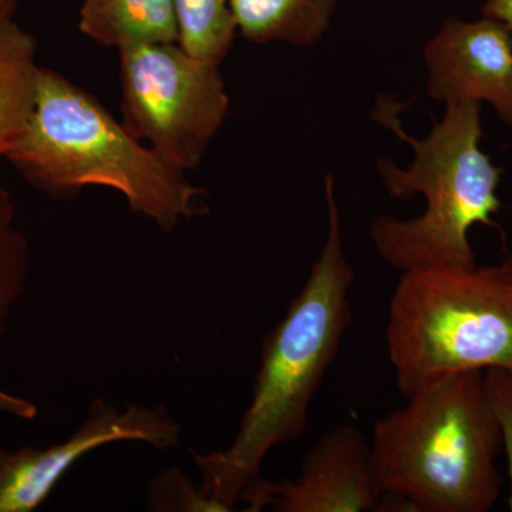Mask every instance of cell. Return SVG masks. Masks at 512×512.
Returning <instances> with one entry per match:
<instances>
[{
	"label": "cell",
	"mask_w": 512,
	"mask_h": 512,
	"mask_svg": "<svg viewBox=\"0 0 512 512\" xmlns=\"http://www.w3.org/2000/svg\"><path fill=\"white\" fill-rule=\"evenodd\" d=\"M0 412L12 414L23 420H35L37 417V406L30 400L23 397L13 396L5 390L0 389Z\"/></svg>",
	"instance_id": "17"
},
{
	"label": "cell",
	"mask_w": 512,
	"mask_h": 512,
	"mask_svg": "<svg viewBox=\"0 0 512 512\" xmlns=\"http://www.w3.org/2000/svg\"><path fill=\"white\" fill-rule=\"evenodd\" d=\"M399 104L379 96L373 119L412 146L409 168L390 158L376 168L390 198L410 201L426 198V211L413 220L382 215L373 221L370 238L380 258L400 272L429 268H476L470 242L471 228L494 225L500 212L497 195L501 168L481 148V104H446L443 120L429 136L417 140L397 120Z\"/></svg>",
	"instance_id": "3"
},
{
	"label": "cell",
	"mask_w": 512,
	"mask_h": 512,
	"mask_svg": "<svg viewBox=\"0 0 512 512\" xmlns=\"http://www.w3.org/2000/svg\"><path fill=\"white\" fill-rule=\"evenodd\" d=\"M386 348L406 399L457 373H512V296L501 264L402 272Z\"/></svg>",
	"instance_id": "5"
},
{
	"label": "cell",
	"mask_w": 512,
	"mask_h": 512,
	"mask_svg": "<svg viewBox=\"0 0 512 512\" xmlns=\"http://www.w3.org/2000/svg\"><path fill=\"white\" fill-rule=\"evenodd\" d=\"M485 389L501 430L503 450L510 477L508 507L512 512V373L504 369L484 370Z\"/></svg>",
	"instance_id": "16"
},
{
	"label": "cell",
	"mask_w": 512,
	"mask_h": 512,
	"mask_svg": "<svg viewBox=\"0 0 512 512\" xmlns=\"http://www.w3.org/2000/svg\"><path fill=\"white\" fill-rule=\"evenodd\" d=\"M35 37L15 20L0 26V158L18 146L28 130L35 107Z\"/></svg>",
	"instance_id": "12"
},
{
	"label": "cell",
	"mask_w": 512,
	"mask_h": 512,
	"mask_svg": "<svg viewBox=\"0 0 512 512\" xmlns=\"http://www.w3.org/2000/svg\"><path fill=\"white\" fill-rule=\"evenodd\" d=\"M383 494L370 443L355 426H339L313 444L296 480H261L241 495L247 511H380Z\"/></svg>",
	"instance_id": "8"
},
{
	"label": "cell",
	"mask_w": 512,
	"mask_h": 512,
	"mask_svg": "<svg viewBox=\"0 0 512 512\" xmlns=\"http://www.w3.org/2000/svg\"><path fill=\"white\" fill-rule=\"evenodd\" d=\"M220 67L178 43L123 50L121 123L168 164L195 170L228 117Z\"/></svg>",
	"instance_id": "6"
},
{
	"label": "cell",
	"mask_w": 512,
	"mask_h": 512,
	"mask_svg": "<svg viewBox=\"0 0 512 512\" xmlns=\"http://www.w3.org/2000/svg\"><path fill=\"white\" fill-rule=\"evenodd\" d=\"M340 0H229L237 32L255 45L312 47L328 33Z\"/></svg>",
	"instance_id": "11"
},
{
	"label": "cell",
	"mask_w": 512,
	"mask_h": 512,
	"mask_svg": "<svg viewBox=\"0 0 512 512\" xmlns=\"http://www.w3.org/2000/svg\"><path fill=\"white\" fill-rule=\"evenodd\" d=\"M481 12L484 18L504 23L512 33V0H485Z\"/></svg>",
	"instance_id": "18"
},
{
	"label": "cell",
	"mask_w": 512,
	"mask_h": 512,
	"mask_svg": "<svg viewBox=\"0 0 512 512\" xmlns=\"http://www.w3.org/2000/svg\"><path fill=\"white\" fill-rule=\"evenodd\" d=\"M18 10V0H0V26L12 20Z\"/></svg>",
	"instance_id": "19"
},
{
	"label": "cell",
	"mask_w": 512,
	"mask_h": 512,
	"mask_svg": "<svg viewBox=\"0 0 512 512\" xmlns=\"http://www.w3.org/2000/svg\"><path fill=\"white\" fill-rule=\"evenodd\" d=\"M178 45L198 59L222 64L237 37L229 0H174Z\"/></svg>",
	"instance_id": "13"
},
{
	"label": "cell",
	"mask_w": 512,
	"mask_h": 512,
	"mask_svg": "<svg viewBox=\"0 0 512 512\" xmlns=\"http://www.w3.org/2000/svg\"><path fill=\"white\" fill-rule=\"evenodd\" d=\"M12 194L0 184V338L22 298L30 269L29 242L16 227Z\"/></svg>",
	"instance_id": "14"
},
{
	"label": "cell",
	"mask_w": 512,
	"mask_h": 512,
	"mask_svg": "<svg viewBox=\"0 0 512 512\" xmlns=\"http://www.w3.org/2000/svg\"><path fill=\"white\" fill-rule=\"evenodd\" d=\"M119 441H137L158 451L174 450L181 443V426L161 404L116 406L96 397L86 420L72 437L52 447L0 450V512H32L86 454Z\"/></svg>",
	"instance_id": "7"
},
{
	"label": "cell",
	"mask_w": 512,
	"mask_h": 512,
	"mask_svg": "<svg viewBox=\"0 0 512 512\" xmlns=\"http://www.w3.org/2000/svg\"><path fill=\"white\" fill-rule=\"evenodd\" d=\"M501 430L484 370L457 373L407 397L373 426L383 495L419 512H487L500 497Z\"/></svg>",
	"instance_id": "4"
},
{
	"label": "cell",
	"mask_w": 512,
	"mask_h": 512,
	"mask_svg": "<svg viewBox=\"0 0 512 512\" xmlns=\"http://www.w3.org/2000/svg\"><path fill=\"white\" fill-rule=\"evenodd\" d=\"M424 60L431 99L485 101L512 126V33L504 23L448 16L424 47Z\"/></svg>",
	"instance_id": "9"
},
{
	"label": "cell",
	"mask_w": 512,
	"mask_h": 512,
	"mask_svg": "<svg viewBox=\"0 0 512 512\" xmlns=\"http://www.w3.org/2000/svg\"><path fill=\"white\" fill-rule=\"evenodd\" d=\"M503 268L505 284H507L508 292L512 296V255H507L501 262Z\"/></svg>",
	"instance_id": "20"
},
{
	"label": "cell",
	"mask_w": 512,
	"mask_h": 512,
	"mask_svg": "<svg viewBox=\"0 0 512 512\" xmlns=\"http://www.w3.org/2000/svg\"><path fill=\"white\" fill-rule=\"evenodd\" d=\"M6 160L36 190L66 200L87 187L120 192L163 232L202 214V188L140 143L82 87L39 67L25 136Z\"/></svg>",
	"instance_id": "2"
},
{
	"label": "cell",
	"mask_w": 512,
	"mask_h": 512,
	"mask_svg": "<svg viewBox=\"0 0 512 512\" xmlns=\"http://www.w3.org/2000/svg\"><path fill=\"white\" fill-rule=\"evenodd\" d=\"M146 510L222 512L178 468H170L151 481L147 491Z\"/></svg>",
	"instance_id": "15"
},
{
	"label": "cell",
	"mask_w": 512,
	"mask_h": 512,
	"mask_svg": "<svg viewBox=\"0 0 512 512\" xmlns=\"http://www.w3.org/2000/svg\"><path fill=\"white\" fill-rule=\"evenodd\" d=\"M328 232L284 319L262 342L254 394L229 447L191 451L200 470L201 493L222 512L237 507L241 495L261 480L266 456L298 440L309 424V409L352 323L350 289L356 271L343 244L342 215L335 178H325Z\"/></svg>",
	"instance_id": "1"
},
{
	"label": "cell",
	"mask_w": 512,
	"mask_h": 512,
	"mask_svg": "<svg viewBox=\"0 0 512 512\" xmlns=\"http://www.w3.org/2000/svg\"><path fill=\"white\" fill-rule=\"evenodd\" d=\"M79 30L99 46L130 47L178 43L174 0H83Z\"/></svg>",
	"instance_id": "10"
}]
</instances>
